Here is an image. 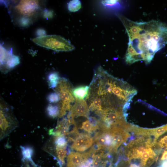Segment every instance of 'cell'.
Listing matches in <instances>:
<instances>
[{"label": "cell", "instance_id": "obj_27", "mask_svg": "<svg viewBox=\"0 0 167 167\" xmlns=\"http://www.w3.org/2000/svg\"><path fill=\"white\" fill-rule=\"evenodd\" d=\"M37 35L39 36H45L46 34V31L43 29H39L36 32Z\"/></svg>", "mask_w": 167, "mask_h": 167}, {"label": "cell", "instance_id": "obj_3", "mask_svg": "<svg viewBox=\"0 0 167 167\" xmlns=\"http://www.w3.org/2000/svg\"><path fill=\"white\" fill-rule=\"evenodd\" d=\"M55 88L60 98V111L58 116L60 118L64 116L68 112L70 111L72 105L75 101L72 93V86L66 79L60 78Z\"/></svg>", "mask_w": 167, "mask_h": 167}, {"label": "cell", "instance_id": "obj_20", "mask_svg": "<svg viewBox=\"0 0 167 167\" xmlns=\"http://www.w3.org/2000/svg\"><path fill=\"white\" fill-rule=\"evenodd\" d=\"M68 141L66 136H61L55 137L54 139V143L55 146L59 147L66 148Z\"/></svg>", "mask_w": 167, "mask_h": 167}, {"label": "cell", "instance_id": "obj_22", "mask_svg": "<svg viewBox=\"0 0 167 167\" xmlns=\"http://www.w3.org/2000/svg\"><path fill=\"white\" fill-rule=\"evenodd\" d=\"M101 3L104 6L109 7H118L120 5L118 0H103Z\"/></svg>", "mask_w": 167, "mask_h": 167}, {"label": "cell", "instance_id": "obj_18", "mask_svg": "<svg viewBox=\"0 0 167 167\" xmlns=\"http://www.w3.org/2000/svg\"><path fill=\"white\" fill-rule=\"evenodd\" d=\"M81 128L88 133H91L99 129V126H94L88 119L82 123Z\"/></svg>", "mask_w": 167, "mask_h": 167}, {"label": "cell", "instance_id": "obj_13", "mask_svg": "<svg viewBox=\"0 0 167 167\" xmlns=\"http://www.w3.org/2000/svg\"><path fill=\"white\" fill-rule=\"evenodd\" d=\"M60 79L58 74L56 72H53L49 74L48 77L49 87L51 88H56Z\"/></svg>", "mask_w": 167, "mask_h": 167}, {"label": "cell", "instance_id": "obj_8", "mask_svg": "<svg viewBox=\"0 0 167 167\" xmlns=\"http://www.w3.org/2000/svg\"><path fill=\"white\" fill-rule=\"evenodd\" d=\"M94 142L93 139L90 135L79 133L74 138L70 147L72 150L82 152L91 147Z\"/></svg>", "mask_w": 167, "mask_h": 167}, {"label": "cell", "instance_id": "obj_2", "mask_svg": "<svg viewBox=\"0 0 167 167\" xmlns=\"http://www.w3.org/2000/svg\"><path fill=\"white\" fill-rule=\"evenodd\" d=\"M89 87L88 94L119 104L130 102L137 93L129 84L111 75L100 66L95 71Z\"/></svg>", "mask_w": 167, "mask_h": 167}, {"label": "cell", "instance_id": "obj_1", "mask_svg": "<svg viewBox=\"0 0 167 167\" xmlns=\"http://www.w3.org/2000/svg\"><path fill=\"white\" fill-rule=\"evenodd\" d=\"M117 16L128 37L126 63L131 64L143 61L149 63L156 53L167 44V25L156 20L135 22L121 15Z\"/></svg>", "mask_w": 167, "mask_h": 167}, {"label": "cell", "instance_id": "obj_17", "mask_svg": "<svg viewBox=\"0 0 167 167\" xmlns=\"http://www.w3.org/2000/svg\"><path fill=\"white\" fill-rule=\"evenodd\" d=\"M66 148L56 146V153L58 158L62 164H65V159L66 157L67 151Z\"/></svg>", "mask_w": 167, "mask_h": 167}, {"label": "cell", "instance_id": "obj_21", "mask_svg": "<svg viewBox=\"0 0 167 167\" xmlns=\"http://www.w3.org/2000/svg\"><path fill=\"white\" fill-rule=\"evenodd\" d=\"M47 99L50 103H56L60 101L59 95L57 92L49 94L47 97Z\"/></svg>", "mask_w": 167, "mask_h": 167}, {"label": "cell", "instance_id": "obj_28", "mask_svg": "<svg viewBox=\"0 0 167 167\" xmlns=\"http://www.w3.org/2000/svg\"><path fill=\"white\" fill-rule=\"evenodd\" d=\"M160 167H167V160H163L160 163Z\"/></svg>", "mask_w": 167, "mask_h": 167}, {"label": "cell", "instance_id": "obj_23", "mask_svg": "<svg viewBox=\"0 0 167 167\" xmlns=\"http://www.w3.org/2000/svg\"><path fill=\"white\" fill-rule=\"evenodd\" d=\"M31 19L28 17L24 16L19 20V24L22 26L26 27L28 26L31 23Z\"/></svg>", "mask_w": 167, "mask_h": 167}, {"label": "cell", "instance_id": "obj_6", "mask_svg": "<svg viewBox=\"0 0 167 167\" xmlns=\"http://www.w3.org/2000/svg\"><path fill=\"white\" fill-rule=\"evenodd\" d=\"M0 70L3 73H6L20 63L18 56L13 54L11 50L9 51L1 45L0 46Z\"/></svg>", "mask_w": 167, "mask_h": 167}, {"label": "cell", "instance_id": "obj_5", "mask_svg": "<svg viewBox=\"0 0 167 167\" xmlns=\"http://www.w3.org/2000/svg\"><path fill=\"white\" fill-rule=\"evenodd\" d=\"M0 138L2 139L16 127L18 123L11 109L2 103L0 104Z\"/></svg>", "mask_w": 167, "mask_h": 167}, {"label": "cell", "instance_id": "obj_19", "mask_svg": "<svg viewBox=\"0 0 167 167\" xmlns=\"http://www.w3.org/2000/svg\"><path fill=\"white\" fill-rule=\"evenodd\" d=\"M81 3L79 0H73L70 1L68 4L69 10L72 12L78 11L81 8Z\"/></svg>", "mask_w": 167, "mask_h": 167}, {"label": "cell", "instance_id": "obj_16", "mask_svg": "<svg viewBox=\"0 0 167 167\" xmlns=\"http://www.w3.org/2000/svg\"><path fill=\"white\" fill-rule=\"evenodd\" d=\"M167 131V124L158 128L149 129L150 135H153L156 139Z\"/></svg>", "mask_w": 167, "mask_h": 167}, {"label": "cell", "instance_id": "obj_26", "mask_svg": "<svg viewBox=\"0 0 167 167\" xmlns=\"http://www.w3.org/2000/svg\"><path fill=\"white\" fill-rule=\"evenodd\" d=\"M24 161L26 163V167H36L32 160H25Z\"/></svg>", "mask_w": 167, "mask_h": 167}, {"label": "cell", "instance_id": "obj_12", "mask_svg": "<svg viewBox=\"0 0 167 167\" xmlns=\"http://www.w3.org/2000/svg\"><path fill=\"white\" fill-rule=\"evenodd\" d=\"M89 86H79L72 89V93L75 99H86L89 93Z\"/></svg>", "mask_w": 167, "mask_h": 167}, {"label": "cell", "instance_id": "obj_10", "mask_svg": "<svg viewBox=\"0 0 167 167\" xmlns=\"http://www.w3.org/2000/svg\"><path fill=\"white\" fill-rule=\"evenodd\" d=\"M92 154V152L90 149L83 153L70 152L67 157L66 167H81L88 161Z\"/></svg>", "mask_w": 167, "mask_h": 167}, {"label": "cell", "instance_id": "obj_29", "mask_svg": "<svg viewBox=\"0 0 167 167\" xmlns=\"http://www.w3.org/2000/svg\"><path fill=\"white\" fill-rule=\"evenodd\" d=\"M161 159V160H167V151H165L163 152Z\"/></svg>", "mask_w": 167, "mask_h": 167}, {"label": "cell", "instance_id": "obj_7", "mask_svg": "<svg viewBox=\"0 0 167 167\" xmlns=\"http://www.w3.org/2000/svg\"><path fill=\"white\" fill-rule=\"evenodd\" d=\"M108 131L112 139L110 152H116L118 147L130 136L123 128L118 126H112L108 129Z\"/></svg>", "mask_w": 167, "mask_h": 167}, {"label": "cell", "instance_id": "obj_15", "mask_svg": "<svg viewBox=\"0 0 167 167\" xmlns=\"http://www.w3.org/2000/svg\"><path fill=\"white\" fill-rule=\"evenodd\" d=\"M23 160H31L33 153V149L31 147L21 146Z\"/></svg>", "mask_w": 167, "mask_h": 167}, {"label": "cell", "instance_id": "obj_24", "mask_svg": "<svg viewBox=\"0 0 167 167\" xmlns=\"http://www.w3.org/2000/svg\"><path fill=\"white\" fill-rule=\"evenodd\" d=\"M158 144L161 147H167V135L162 138L159 141Z\"/></svg>", "mask_w": 167, "mask_h": 167}, {"label": "cell", "instance_id": "obj_14", "mask_svg": "<svg viewBox=\"0 0 167 167\" xmlns=\"http://www.w3.org/2000/svg\"><path fill=\"white\" fill-rule=\"evenodd\" d=\"M59 111V105L49 104L46 109V111L48 115L53 118H55L58 116Z\"/></svg>", "mask_w": 167, "mask_h": 167}, {"label": "cell", "instance_id": "obj_9", "mask_svg": "<svg viewBox=\"0 0 167 167\" xmlns=\"http://www.w3.org/2000/svg\"><path fill=\"white\" fill-rule=\"evenodd\" d=\"M39 7L38 1L23 0L20 1L15 6V9L19 13L28 17L35 14Z\"/></svg>", "mask_w": 167, "mask_h": 167}, {"label": "cell", "instance_id": "obj_25", "mask_svg": "<svg viewBox=\"0 0 167 167\" xmlns=\"http://www.w3.org/2000/svg\"><path fill=\"white\" fill-rule=\"evenodd\" d=\"M43 16L46 18H51L53 16V12L51 11L45 10L44 11Z\"/></svg>", "mask_w": 167, "mask_h": 167}, {"label": "cell", "instance_id": "obj_11", "mask_svg": "<svg viewBox=\"0 0 167 167\" xmlns=\"http://www.w3.org/2000/svg\"><path fill=\"white\" fill-rule=\"evenodd\" d=\"M69 113L71 118L74 119L81 116L88 119L89 116L90 110L85 100L75 99Z\"/></svg>", "mask_w": 167, "mask_h": 167}, {"label": "cell", "instance_id": "obj_4", "mask_svg": "<svg viewBox=\"0 0 167 167\" xmlns=\"http://www.w3.org/2000/svg\"><path fill=\"white\" fill-rule=\"evenodd\" d=\"M31 40L40 46L56 51H69L75 49L69 41L58 35H45L33 38Z\"/></svg>", "mask_w": 167, "mask_h": 167}]
</instances>
